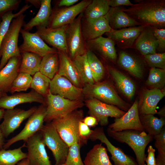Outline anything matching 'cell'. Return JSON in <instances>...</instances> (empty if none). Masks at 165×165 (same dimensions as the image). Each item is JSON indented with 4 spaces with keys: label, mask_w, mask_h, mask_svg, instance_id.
I'll return each mask as SVG.
<instances>
[{
    "label": "cell",
    "mask_w": 165,
    "mask_h": 165,
    "mask_svg": "<svg viewBox=\"0 0 165 165\" xmlns=\"http://www.w3.org/2000/svg\"><path fill=\"white\" fill-rule=\"evenodd\" d=\"M124 12L140 25L164 28L165 0H139Z\"/></svg>",
    "instance_id": "cell-1"
},
{
    "label": "cell",
    "mask_w": 165,
    "mask_h": 165,
    "mask_svg": "<svg viewBox=\"0 0 165 165\" xmlns=\"http://www.w3.org/2000/svg\"><path fill=\"white\" fill-rule=\"evenodd\" d=\"M108 135L117 141L128 145L134 153L138 165H145L146 147L153 139V136L144 131L128 130L115 131L108 128Z\"/></svg>",
    "instance_id": "cell-2"
},
{
    "label": "cell",
    "mask_w": 165,
    "mask_h": 165,
    "mask_svg": "<svg viewBox=\"0 0 165 165\" xmlns=\"http://www.w3.org/2000/svg\"><path fill=\"white\" fill-rule=\"evenodd\" d=\"M83 112L77 109L61 117L53 120L51 122L63 140L69 147L78 143L81 146L86 143L80 136L79 126L82 121Z\"/></svg>",
    "instance_id": "cell-3"
},
{
    "label": "cell",
    "mask_w": 165,
    "mask_h": 165,
    "mask_svg": "<svg viewBox=\"0 0 165 165\" xmlns=\"http://www.w3.org/2000/svg\"><path fill=\"white\" fill-rule=\"evenodd\" d=\"M25 14H21L12 20L0 47V70L12 57L21 56L18 46L21 28L24 24Z\"/></svg>",
    "instance_id": "cell-4"
},
{
    "label": "cell",
    "mask_w": 165,
    "mask_h": 165,
    "mask_svg": "<svg viewBox=\"0 0 165 165\" xmlns=\"http://www.w3.org/2000/svg\"><path fill=\"white\" fill-rule=\"evenodd\" d=\"M83 95L89 98L97 99L105 103L114 105L127 111L130 105L118 95L112 86L107 81L86 84L82 88Z\"/></svg>",
    "instance_id": "cell-5"
},
{
    "label": "cell",
    "mask_w": 165,
    "mask_h": 165,
    "mask_svg": "<svg viewBox=\"0 0 165 165\" xmlns=\"http://www.w3.org/2000/svg\"><path fill=\"white\" fill-rule=\"evenodd\" d=\"M46 114L44 122H51L82 107L81 100H71L52 94L49 90L46 96Z\"/></svg>",
    "instance_id": "cell-6"
},
{
    "label": "cell",
    "mask_w": 165,
    "mask_h": 165,
    "mask_svg": "<svg viewBox=\"0 0 165 165\" xmlns=\"http://www.w3.org/2000/svg\"><path fill=\"white\" fill-rule=\"evenodd\" d=\"M40 131L45 145L52 153L55 161L54 165L65 164L69 146L62 139L51 122L46 123Z\"/></svg>",
    "instance_id": "cell-7"
},
{
    "label": "cell",
    "mask_w": 165,
    "mask_h": 165,
    "mask_svg": "<svg viewBox=\"0 0 165 165\" xmlns=\"http://www.w3.org/2000/svg\"><path fill=\"white\" fill-rule=\"evenodd\" d=\"M83 13L79 14L68 25L66 39L69 57L72 60L77 56L82 55L87 50L85 41L82 30Z\"/></svg>",
    "instance_id": "cell-8"
},
{
    "label": "cell",
    "mask_w": 165,
    "mask_h": 165,
    "mask_svg": "<svg viewBox=\"0 0 165 165\" xmlns=\"http://www.w3.org/2000/svg\"><path fill=\"white\" fill-rule=\"evenodd\" d=\"M46 109L45 105L42 104L37 107L35 112L28 118L22 130L5 143L3 149H6L13 144L20 141L26 142L29 138L40 131L44 125Z\"/></svg>",
    "instance_id": "cell-9"
},
{
    "label": "cell",
    "mask_w": 165,
    "mask_h": 165,
    "mask_svg": "<svg viewBox=\"0 0 165 165\" xmlns=\"http://www.w3.org/2000/svg\"><path fill=\"white\" fill-rule=\"evenodd\" d=\"M91 1L83 0L71 6L57 8L52 11L48 28H55L70 24L84 11Z\"/></svg>",
    "instance_id": "cell-10"
},
{
    "label": "cell",
    "mask_w": 165,
    "mask_h": 165,
    "mask_svg": "<svg viewBox=\"0 0 165 165\" xmlns=\"http://www.w3.org/2000/svg\"><path fill=\"white\" fill-rule=\"evenodd\" d=\"M85 103L90 116L95 117L102 126L108 124V117L119 118L126 112L114 105L105 103L95 98H89L86 100Z\"/></svg>",
    "instance_id": "cell-11"
},
{
    "label": "cell",
    "mask_w": 165,
    "mask_h": 165,
    "mask_svg": "<svg viewBox=\"0 0 165 165\" xmlns=\"http://www.w3.org/2000/svg\"><path fill=\"white\" fill-rule=\"evenodd\" d=\"M25 142L26 158L29 165H51L40 131L29 138Z\"/></svg>",
    "instance_id": "cell-12"
},
{
    "label": "cell",
    "mask_w": 165,
    "mask_h": 165,
    "mask_svg": "<svg viewBox=\"0 0 165 165\" xmlns=\"http://www.w3.org/2000/svg\"><path fill=\"white\" fill-rule=\"evenodd\" d=\"M37 108L34 106L27 110L14 108L5 110L3 120L0 124L5 138H7L17 129L24 121L28 118L35 112Z\"/></svg>",
    "instance_id": "cell-13"
},
{
    "label": "cell",
    "mask_w": 165,
    "mask_h": 165,
    "mask_svg": "<svg viewBox=\"0 0 165 165\" xmlns=\"http://www.w3.org/2000/svg\"><path fill=\"white\" fill-rule=\"evenodd\" d=\"M20 33L23 39L19 46L20 53L31 52L43 57L49 53L58 52L55 48L49 46L36 32L32 33L21 29Z\"/></svg>",
    "instance_id": "cell-14"
},
{
    "label": "cell",
    "mask_w": 165,
    "mask_h": 165,
    "mask_svg": "<svg viewBox=\"0 0 165 165\" xmlns=\"http://www.w3.org/2000/svg\"><path fill=\"white\" fill-rule=\"evenodd\" d=\"M49 90L53 94L71 100H81L83 95L82 88L76 87L57 73L51 80Z\"/></svg>",
    "instance_id": "cell-15"
},
{
    "label": "cell",
    "mask_w": 165,
    "mask_h": 165,
    "mask_svg": "<svg viewBox=\"0 0 165 165\" xmlns=\"http://www.w3.org/2000/svg\"><path fill=\"white\" fill-rule=\"evenodd\" d=\"M68 25L55 28L37 26L36 32L44 42L58 51L68 54L66 31Z\"/></svg>",
    "instance_id": "cell-16"
},
{
    "label": "cell",
    "mask_w": 165,
    "mask_h": 165,
    "mask_svg": "<svg viewBox=\"0 0 165 165\" xmlns=\"http://www.w3.org/2000/svg\"><path fill=\"white\" fill-rule=\"evenodd\" d=\"M89 139L93 141L99 140L104 143L111 155V159L115 165H138L130 157L111 143L106 136L103 127H97L93 130Z\"/></svg>",
    "instance_id": "cell-17"
},
{
    "label": "cell",
    "mask_w": 165,
    "mask_h": 165,
    "mask_svg": "<svg viewBox=\"0 0 165 165\" xmlns=\"http://www.w3.org/2000/svg\"><path fill=\"white\" fill-rule=\"evenodd\" d=\"M138 104V100H136L125 113L119 118H115L114 123L108 128L115 131L128 130L144 131L139 118Z\"/></svg>",
    "instance_id": "cell-18"
},
{
    "label": "cell",
    "mask_w": 165,
    "mask_h": 165,
    "mask_svg": "<svg viewBox=\"0 0 165 165\" xmlns=\"http://www.w3.org/2000/svg\"><path fill=\"white\" fill-rule=\"evenodd\" d=\"M145 26L142 25L130 27L120 29H112L105 34L120 48H132Z\"/></svg>",
    "instance_id": "cell-19"
},
{
    "label": "cell",
    "mask_w": 165,
    "mask_h": 165,
    "mask_svg": "<svg viewBox=\"0 0 165 165\" xmlns=\"http://www.w3.org/2000/svg\"><path fill=\"white\" fill-rule=\"evenodd\" d=\"M32 102L46 105L44 97L32 90L27 93H19L10 95L6 94L0 98V108L12 109L21 104Z\"/></svg>",
    "instance_id": "cell-20"
},
{
    "label": "cell",
    "mask_w": 165,
    "mask_h": 165,
    "mask_svg": "<svg viewBox=\"0 0 165 165\" xmlns=\"http://www.w3.org/2000/svg\"><path fill=\"white\" fill-rule=\"evenodd\" d=\"M107 14L96 19H85L83 26L82 25V30L86 41L101 36L103 34L112 30L109 25Z\"/></svg>",
    "instance_id": "cell-21"
},
{
    "label": "cell",
    "mask_w": 165,
    "mask_h": 165,
    "mask_svg": "<svg viewBox=\"0 0 165 165\" xmlns=\"http://www.w3.org/2000/svg\"><path fill=\"white\" fill-rule=\"evenodd\" d=\"M164 96L165 94L159 89L152 88L145 90L138 102L139 115L157 114L156 109L157 105Z\"/></svg>",
    "instance_id": "cell-22"
},
{
    "label": "cell",
    "mask_w": 165,
    "mask_h": 165,
    "mask_svg": "<svg viewBox=\"0 0 165 165\" xmlns=\"http://www.w3.org/2000/svg\"><path fill=\"white\" fill-rule=\"evenodd\" d=\"M58 51L59 67L57 73L67 79L76 87L82 88L83 84L72 60L67 54L61 51Z\"/></svg>",
    "instance_id": "cell-23"
},
{
    "label": "cell",
    "mask_w": 165,
    "mask_h": 165,
    "mask_svg": "<svg viewBox=\"0 0 165 165\" xmlns=\"http://www.w3.org/2000/svg\"><path fill=\"white\" fill-rule=\"evenodd\" d=\"M21 60V56L12 57L0 70V92H9L13 81L19 73Z\"/></svg>",
    "instance_id": "cell-24"
},
{
    "label": "cell",
    "mask_w": 165,
    "mask_h": 165,
    "mask_svg": "<svg viewBox=\"0 0 165 165\" xmlns=\"http://www.w3.org/2000/svg\"><path fill=\"white\" fill-rule=\"evenodd\" d=\"M86 44L87 48L98 52L105 59L113 62L116 60L117 54L115 44L109 38L100 36L86 41Z\"/></svg>",
    "instance_id": "cell-25"
},
{
    "label": "cell",
    "mask_w": 165,
    "mask_h": 165,
    "mask_svg": "<svg viewBox=\"0 0 165 165\" xmlns=\"http://www.w3.org/2000/svg\"><path fill=\"white\" fill-rule=\"evenodd\" d=\"M123 6L111 7L107 15L112 29L117 30L140 24L125 13Z\"/></svg>",
    "instance_id": "cell-26"
},
{
    "label": "cell",
    "mask_w": 165,
    "mask_h": 165,
    "mask_svg": "<svg viewBox=\"0 0 165 165\" xmlns=\"http://www.w3.org/2000/svg\"><path fill=\"white\" fill-rule=\"evenodd\" d=\"M134 43L136 49L144 56L156 53L158 43L150 26L144 27Z\"/></svg>",
    "instance_id": "cell-27"
},
{
    "label": "cell",
    "mask_w": 165,
    "mask_h": 165,
    "mask_svg": "<svg viewBox=\"0 0 165 165\" xmlns=\"http://www.w3.org/2000/svg\"><path fill=\"white\" fill-rule=\"evenodd\" d=\"M108 70L119 90L129 99L134 97L136 91L134 82L128 77L110 66L107 67Z\"/></svg>",
    "instance_id": "cell-28"
},
{
    "label": "cell",
    "mask_w": 165,
    "mask_h": 165,
    "mask_svg": "<svg viewBox=\"0 0 165 165\" xmlns=\"http://www.w3.org/2000/svg\"><path fill=\"white\" fill-rule=\"evenodd\" d=\"M51 0L41 1L40 9L36 15L23 26V29L28 31L33 27L42 26L48 27L52 12Z\"/></svg>",
    "instance_id": "cell-29"
},
{
    "label": "cell",
    "mask_w": 165,
    "mask_h": 165,
    "mask_svg": "<svg viewBox=\"0 0 165 165\" xmlns=\"http://www.w3.org/2000/svg\"><path fill=\"white\" fill-rule=\"evenodd\" d=\"M118 63L124 69L136 77L140 79L143 75V67L141 62L134 56L124 51L119 53Z\"/></svg>",
    "instance_id": "cell-30"
},
{
    "label": "cell",
    "mask_w": 165,
    "mask_h": 165,
    "mask_svg": "<svg viewBox=\"0 0 165 165\" xmlns=\"http://www.w3.org/2000/svg\"><path fill=\"white\" fill-rule=\"evenodd\" d=\"M84 165H113L110 162L106 149L101 144H97L87 153Z\"/></svg>",
    "instance_id": "cell-31"
},
{
    "label": "cell",
    "mask_w": 165,
    "mask_h": 165,
    "mask_svg": "<svg viewBox=\"0 0 165 165\" xmlns=\"http://www.w3.org/2000/svg\"><path fill=\"white\" fill-rule=\"evenodd\" d=\"M21 60L19 72L34 75L39 72L42 57L36 53L29 52L21 53Z\"/></svg>",
    "instance_id": "cell-32"
},
{
    "label": "cell",
    "mask_w": 165,
    "mask_h": 165,
    "mask_svg": "<svg viewBox=\"0 0 165 165\" xmlns=\"http://www.w3.org/2000/svg\"><path fill=\"white\" fill-rule=\"evenodd\" d=\"M59 67L58 52L50 53L42 57L39 72L51 80L57 73Z\"/></svg>",
    "instance_id": "cell-33"
},
{
    "label": "cell",
    "mask_w": 165,
    "mask_h": 165,
    "mask_svg": "<svg viewBox=\"0 0 165 165\" xmlns=\"http://www.w3.org/2000/svg\"><path fill=\"white\" fill-rule=\"evenodd\" d=\"M139 118L144 131L153 136L159 134L165 126V118H157L152 114L139 115Z\"/></svg>",
    "instance_id": "cell-34"
},
{
    "label": "cell",
    "mask_w": 165,
    "mask_h": 165,
    "mask_svg": "<svg viewBox=\"0 0 165 165\" xmlns=\"http://www.w3.org/2000/svg\"><path fill=\"white\" fill-rule=\"evenodd\" d=\"M110 7L108 0H93L84 10L85 19L90 20L105 16L108 12Z\"/></svg>",
    "instance_id": "cell-35"
},
{
    "label": "cell",
    "mask_w": 165,
    "mask_h": 165,
    "mask_svg": "<svg viewBox=\"0 0 165 165\" xmlns=\"http://www.w3.org/2000/svg\"><path fill=\"white\" fill-rule=\"evenodd\" d=\"M72 61L80 75L83 84H92L95 83L86 52L82 55L77 56Z\"/></svg>",
    "instance_id": "cell-36"
},
{
    "label": "cell",
    "mask_w": 165,
    "mask_h": 165,
    "mask_svg": "<svg viewBox=\"0 0 165 165\" xmlns=\"http://www.w3.org/2000/svg\"><path fill=\"white\" fill-rule=\"evenodd\" d=\"M26 146L25 144L22 146L13 149L0 150V165H16L22 160L26 158L27 153L23 152L22 148Z\"/></svg>",
    "instance_id": "cell-37"
},
{
    "label": "cell",
    "mask_w": 165,
    "mask_h": 165,
    "mask_svg": "<svg viewBox=\"0 0 165 165\" xmlns=\"http://www.w3.org/2000/svg\"><path fill=\"white\" fill-rule=\"evenodd\" d=\"M86 54L95 83L99 82L104 75L105 69L104 66L92 51L87 49Z\"/></svg>",
    "instance_id": "cell-38"
},
{
    "label": "cell",
    "mask_w": 165,
    "mask_h": 165,
    "mask_svg": "<svg viewBox=\"0 0 165 165\" xmlns=\"http://www.w3.org/2000/svg\"><path fill=\"white\" fill-rule=\"evenodd\" d=\"M50 81V79L38 72L33 75L30 88L44 97H46Z\"/></svg>",
    "instance_id": "cell-39"
},
{
    "label": "cell",
    "mask_w": 165,
    "mask_h": 165,
    "mask_svg": "<svg viewBox=\"0 0 165 165\" xmlns=\"http://www.w3.org/2000/svg\"><path fill=\"white\" fill-rule=\"evenodd\" d=\"M31 6V5H28L27 4L23 6L18 12L14 13L13 11H10L5 13L2 16L0 22V47L13 19L20 15L23 14Z\"/></svg>",
    "instance_id": "cell-40"
},
{
    "label": "cell",
    "mask_w": 165,
    "mask_h": 165,
    "mask_svg": "<svg viewBox=\"0 0 165 165\" xmlns=\"http://www.w3.org/2000/svg\"><path fill=\"white\" fill-rule=\"evenodd\" d=\"M146 83L152 88L162 89L165 84V69L151 68Z\"/></svg>",
    "instance_id": "cell-41"
},
{
    "label": "cell",
    "mask_w": 165,
    "mask_h": 165,
    "mask_svg": "<svg viewBox=\"0 0 165 165\" xmlns=\"http://www.w3.org/2000/svg\"><path fill=\"white\" fill-rule=\"evenodd\" d=\"M32 77L29 74L20 72L13 81L9 92H15L26 91L30 88Z\"/></svg>",
    "instance_id": "cell-42"
},
{
    "label": "cell",
    "mask_w": 165,
    "mask_h": 165,
    "mask_svg": "<svg viewBox=\"0 0 165 165\" xmlns=\"http://www.w3.org/2000/svg\"><path fill=\"white\" fill-rule=\"evenodd\" d=\"M155 140L154 146L157 149L158 155L156 160L157 165H165V128L163 127L160 132L153 136Z\"/></svg>",
    "instance_id": "cell-43"
},
{
    "label": "cell",
    "mask_w": 165,
    "mask_h": 165,
    "mask_svg": "<svg viewBox=\"0 0 165 165\" xmlns=\"http://www.w3.org/2000/svg\"><path fill=\"white\" fill-rule=\"evenodd\" d=\"M80 144L75 143L69 147L65 165H84L81 157Z\"/></svg>",
    "instance_id": "cell-44"
},
{
    "label": "cell",
    "mask_w": 165,
    "mask_h": 165,
    "mask_svg": "<svg viewBox=\"0 0 165 165\" xmlns=\"http://www.w3.org/2000/svg\"><path fill=\"white\" fill-rule=\"evenodd\" d=\"M148 64L151 68L165 69V53L149 54L144 56Z\"/></svg>",
    "instance_id": "cell-45"
},
{
    "label": "cell",
    "mask_w": 165,
    "mask_h": 165,
    "mask_svg": "<svg viewBox=\"0 0 165 165\" xmlns=\"http://www.w3.org/2000/svg\"><path fill=\"white\" fill-rule=\"evenodd\" d=\"M21 2L20 0H0V19L7 12L17 10Z\"/></svg>",
    "instance_id": "cell-46"
},
{
    "label": "cell",
    "mask_w": 165,
    "mask_h": 165,
    "mask_svg": "<svg viewBox=\"0 0 165 165\" xmlns=\"http://www.w3.org/2000/svg\"><path fill=\"white\" fill-rule=\"evenodd\" d=\"M153 34L158 43L157 50L160 53L165 50V29L151 27Z\"/></svg>",
    "instance_id": "cell-47"
},
{
    "label": "cell",
    "mask_w": 165,
    "mask_h": 165,
    "mask_svg": "<svg viewBox=\"0 0 165 165\" xmlns=\"http://www.w3.org/2000/svg\"><path fill=\"white\" fill-rule=\"evenodd\" d=\"M79 132L80 136L86 144L93 131L89 127L82 121H80L79 126Z\"/></svg>",
    "instance_id": "cell-48"
},
{
    "label": "cell",
    "mask_w": 165,
    "mask_h": 165,
    "mask_svg": "<svg viewBox=\"0 0 165 165\" xmlns=\"http://www.w3.org/2000/svg\"><path fill=\"white\" fill-rule=\"evenodd\" d=\"M155 150L152 146L149 145L147 149L148 156L145 160L147 165H155L156 164L155 157Z\"/></svg>",
    "instance_id": "cell-49"
},
{
    "label": "cell",
    "mask_w": 165,
    "mask_h": 165,
    "mask_svg": "<svg viewBox=\"0 0 165 165\" xmlns=\"http://www.w3.org/2000/svg\"><path fill=\"white\" fill-rule=\"evenodd\" d=\"M108 3L112 8L124 6H132L134 4L129 0H108Z\"/></svg>",
    "instance_id": "cell-50"
},
{
    "label": "cell",
    "mask_w": 165,
    "mask_h": 165,
    "mask_svg": "<svg viewBox=\"0 0 165 165\" xmlns=\"http://www.w3.org/2000/svg\"><path fill=\"white\" fill-rule=\"evenodd\" d=\"M82 121L89 127H94L98 124L96 119L91 116H87L83 119Z\"/></svg>",
    "instance_id": "cell-51"
},
{
    "label": "cell",
    "mask_w": 165,
    "mask_h": 165,
    "mask_svg": "<svg viewBox=\"0 0 165 165\" xmlns=\"http://www.w3.org/2000/svg\"><path fill=\"white\" fill-rule=\"evenodd\" d=\"M79 0H61L58 4V7L66 6L69 7L74 5L78 2Z\"/></svg>",
    "instance_id": "cell-52"
},
{
    "label": "cell",
    "mask_w": 165,
    "mask_h": 165,
    "mask_svg": "<svg viewBox=\"0 0 165 165\" xmlns=\"http://www.w3.org/2000/svg\"><path fill=\"white\" fill-rule=\"evenodd\" d=\"M5 143V137L2 131L0 126V150L3 148V147Z\"/></svg>",
    "instance_id": "cell-53"
},
{
    "label": "cell",
    "mask_w": 165,
    "mask_h": 165,
    "mask_svg": "<svg viewBox=\"0 0 165 165\" xmlns=\"http://www.w3.org/2000/svg\"><path fill=\"white\" fill-rule=\"evenodd\" d=\"M27 1V0H26ZM41 0H27L26 1L29 2L34 5L36 7H40Z\"/></svg>",
    "instance_id": "cell-54"
},
{
    "label": "cell",
    "mask_w": 165,
    "mask_h": 165,
    "mask_svg": "<svg viewBox=\"0 0 165 165\" xmlns=\"http://www.w3.org/2000/svg\"><path fill=\"white\" fill-rule=\"evenodd\" d=\"M17 165H29L28 162L27 158L24 159L17 164Z\"/></svg>",
    "instance_id": "cell-55"
},
{
    "label": "cell",
    "mask_w": 165,
    "mask_h": 165,
    "mask_svg": "<svg viewBox=\"0 0 165 165\" xmlns=\"http://www.w3.org/2000/svg\"><path fill=\"white\" fill-rule=\"evenodd\" d=\"M157 114L159 115L160 116V117L165 118V112L164 107L161 109L159 112H158Z\"/></svg>",
    "instance_id": "cell-56"
},
{
    "label": "cell",
    "mask_w": 165,
    "mask_h": 165,
    "mask_svg": "<svg viewBox=\"0 0 165 165\" xmlns=\"http://www.w3.org/2000/svg\"><path fill=\"white\" fill-rule=\"evenodd\" d=\"M5 111V110L0 108V121L3 119Z\"/></svg>",
    "instance_id": "cell-57"
},
{
    "label": "cell",
    "mask_w": 165,
    "mask_h": 165,
    "mask_svg": "<svg viewBox=\"0 0 165 165\" xmlns=\"http://www.w3.org/2000/svg\"><path fill=\"white\" fill-rule=\"evenodd\" d=\"M6 94V93L0 92V98L2 97L3 95Z\"/></svg>",
    "instance_id": "cell-58"
},
{
    "label": "cell",
    "mask_w": 165,
    "mask_h": 165,
    "mask_svg": "<svg viewBox=\"0 0 165 165\" xmlns=\"http://www.w3.org/2000/svg\"><path fill=\"white\" fill-rule=\"evenodd\" d=\"M65 165V164H61V165Z\"/></svg>",
    "instance_id": "cell-59"
},
{
    "label": "cell",
    "mask_w": 165,
    "mask_h": 165,
    "mask_svg": "<svg viewBox=\"0 0 165 165\" xmlns=\"http://www.w3.org/2000/svg\"><path fill=\"white\" fill-rule=\"evenodd\" d=\"M145 165H147V164H145ZM155 165H157L156 164Z\"/></svg>",
    "instance_id": "cell-60"
},
{
    "label": "cell",
    "mask_w": 165,
    "mask_h": 165,
    "mask_svg": "<svg viewBox=\"0 0 165 165\" xmlns=\"http://www.w3.org/2000/svg\"><path fill=\"white\" fill-rule=\"evenodd\" d=\"M1 21V19H0V22Z\"/></svg>",
    "instance_id": "cell-61"
}]
</instances>
